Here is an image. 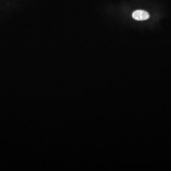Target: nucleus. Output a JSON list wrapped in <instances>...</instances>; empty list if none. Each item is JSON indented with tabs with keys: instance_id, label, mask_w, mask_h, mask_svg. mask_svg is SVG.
I'll return each mask as SVG.
<instances>
[{
	"instance_id": "f257e3e1",
	"label": "nucleus",
	"mask_w": 171,
	"mask_h": 171,
	"mask_svg": "<svg viewBox=\"0 0 171 171\" xmlns=\"http://www.w3.org/2000/svg\"><path fill=\"white\" fill-rule=\"evenodd\" d=\"M133 18L135 20H144L148 19L150 15L148 12L144 10H137L132 14Z\"/></svg>"
}]
</instances>
